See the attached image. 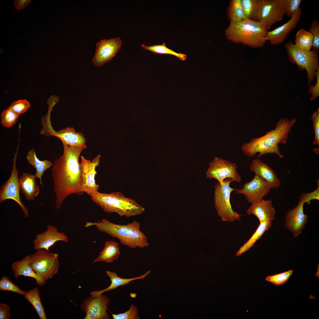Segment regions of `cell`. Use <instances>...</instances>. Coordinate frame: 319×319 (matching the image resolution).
<instances>
[{
    "label": "cell",
    "mask_w": 319,
    "mask_h": 319,
    "mask_svg": "<svg viewBox=\"0 0 319 319\" xmlns=\"http://www.w3.org/2000/svg\"><path fill=\"white\" fill-rule=\"evenodd\" d=\"M63 145V154L55 160L52 169L53 191L56 195L58 209L69 196L74 193L81 195L84 193L81 188L82 171L79 158L82 151L86 148V145Z\"/></svg>",
    "instance_id": "6da1fadb"
},
{
    "label": "cell",
    "mask_w": 319,
    "mask_h": 319,
    "mask_svg": "<svg viewBox=\"0 0 319 319\" xmlns=\"http://www.w3.org/2000/svg\"><path fill=\"white\" fill-rule=\"evenodd\" d=\"M297 121L295 118L289 120L282 118L279 120L273 130L268 132L259 137L251 139L248 143L244 144L241 150L248 157L255 156L256 154L258 158L267 154H274L280 158L284 156L281 154L279 144H286L289 134L292 128Z\"/></svg>",
    "instance_id": "7a4b0ae2"
},
{
    "label": "cell",
    "mask_w": 319,
    "mask_h": 319,
    "mask_svg": "<svg viewBox=\"0 0 319 319\" xmlns=\"http://www.w3.org/2000/svg\"><path fill=\"white\" fill-rule=\"evenodd\" d=\"M93 226L100 232L117 238L121 245L129 248H142L149 245L147 236L140 230V223L137 221L121 225L103 219L97 222H87L84 227L87 228Z\"/></svg>",
    "instance_id": "3957f363"
},
{
    "label": "cell",
    "mask_w": 319,
    "mask_h": 319,
    "mask_svg": "<svg viewBox=\"0 0 319 319\" xmlns=\"http://www.w3.org/2000/svg\"><path fill=\"white\" fill-rule=\"evenodd\" d=\"M268 31L260 21L246 18L238 22H230L224 34L227 39L232 42L256 48L263 47L267 41L266 37Z\"/></svg>",
    "instance_id": "277c9868"
},
{
    "label": "cell",
    "mask_w": 319,
    "mask_h": 319,
    "mask_svg": "<svg viewBox=\"0 0 319 319\" xmlns=\"http://www.w3.org/2000/svg\"><path fill=\"white\" fill-rule=\"evenodd\" d=\"M92 201L108 213H115L129 217L141 214L145 208L134 199L126 197L121 193H103L98 192L91 197Z\"/></svg>",
    "instance_id": "5b68a950"
},
{
    "label": "cell",
    "mask_w": 319,
    "mask_h": 319,
    "mask_svg": "<svg viewBox=\"0 0 319 319\" xmlns=\"http://www.w3.org/2000/svg\"><path fill=\"white\" fill-rule=\"evenodd\" d=\"M285 47L289 61L296 64L299 70H306L308 83L310 85L314 79L316 71L319 68L318 52L313 50L308 51L300 50L292 41L287 42Z\"/></svg>",
    "instance_id": "8992f818"
},
{
    "label": "cell",
    "mask_w": 319,
    "mask_h": 319,
    "mask_svg": "<svg viewBox=\"0 0 319 319\" xmlns=\"http://www.w3.org/2000/svg\"><path fill=\"white\" fill-rule=\"evenodd\" d=\"M232 182L231 179L226 178L222 184L218 182L214 186L215 208L218 216L223 222H232L240 220L241 218V215L234 211L231 204L230 194L235 189L230 186Z\"/></svg>",
    "instance_id": "52a82bcc"
},
{
    "label": "cell",
    "mask_w": 319,
    "mask_h": 319,
    "mask_svg": "<svg viewBox=\"0 0 319 319\" xmlns=\"http://www.w3.org/2000/svg\"><path fill=\"white\" fill-rule=\"evenodd\" d=\"M29 263L34 271L46 281L58 271V254L40 249L30 256Z\"/></svg>",
    "instance_id": "ba28073f"
},
{
    "label": "cell",
    "mask_w": 319,
    "mask_h": 319,
    "mask_svg": "<svg viewBox=\"0 0 319 319\" xmlns=\"http://www.w3.org/2000/svg\"><path fill=\"white\" fill-rule=\"evenodd\" d=\"M237 169V166L235 163L215 157L209 162L205 174L207 178L215 179L221 184L228 178L231 179L233 181L239 183L242 178Z\"/></svg>",
    "instance_id": "9c48e42d"
},
{
    "label": "cell",
    "mask_w": 319,
    "mask_h": 319,
    "mask_svg": "<svg viewBox=\"0 0 319 319\" xmlns=\"http://www.w3.org/2000/svg\"><path fill=\"white\" fill-rule=\"evenodd\" d=\"M18 148L13 159L12 169L9 178L1 186L0 190V203L7 199L13 200L20 206L25 217L29 215L28 210L21 201L19 192L21 190L19 172L16 167V162Z\"/></svg>",
    "instance_id": "30bf717a"
},
{
    "label": "cell",
    "mask_w": 319,
    "mask_h": 319,
    "mask_svg": "<svg viewBox=\"0 0 319 319\" xmlns=\"http://www.w3.org/2000/svg\"><path fill=\"white\" fill-rule=\"evenodd\" d=\"M41 123L43 128L41 134L47 136H51L59 138L63 144L71 146H79L85 145L86 139L82 133L75 131L73 127H67L55 131L51 126L49 118L43 119Z\"/></svg>",
    "instance_id": "8fae6325"
},
{
    "label": "cell",
    "mask_w": 319,
    "mask_h": 319,
    "mask_svg": "<svg viewBox=\"0 0 319 319\" xmlns=\"http://www.w3.org/2000/svg\"><path fill=\"white\" fill-rule=\"evenodd\" d=\"M100 155H98L92 160H87L81 156L80 164L82 167L81 188L82 191L91 197L98 191L100 186L96 183L95 177L97 173L95 170L99 164Z\"/></svg>",
    "instance_id": "7c38bea8"
},
{
    "label": "cell",
    "mask_w": 319,
    "mask_h": 319,
    "mask_svg": "<svg viewBox=\"0 0 319 319\" xmlns=\"http://www.w3.org/2000/svg\"><path fill=\"white\" fill-rule=\"evenodd\" d=\"M110 301L103 294L93 297L91 296L85 299L82 302L80 308L86 314L84 319H109L107 312Z\"/></svg>",
    "instance_id": "4fadbf2b"
},
{
    "label": "cell",
    "mask_w": 319,
    "mask_h": 319,
    "mask_svg": "<svg viewBox=\"0 0 319 319\" xmlns=\"http://www.w3.org/2000/svg\"><path fill=\"white\" fill-rule=\"evenodd\" d=\"M122 43L118 37L102 40L98 42L92 59L93 65L100 67L110 61L120 50Z\"/></svg>",
    "instance_id": "5bb4252c"
},
{
    "label": "cell",
    "mask_w": 319,
    "mask_h": 319,
    "mask_svg": "<svg viewBox=\"0 0 319 319\" xmlns=\"http://www.w3.org/2000/svg\"><path fill=\"white\" fill-rule=\"evenodd\" d=\"M271 189L267 183L255 175L250 181L245 183L241 188L235 189L237 194H242L251 204L260 201L269 193Z\"/></svg>",
    "instance_id": "9a60e30c"
},
{
    "label": "cell",
    "mask_w": 319,
    "mask_h": 319,
    "mask_svg": "<svg viewBox=\"0 0 319 319\" xmlns=\"http://www.w3.org/2000/svg\"><path fill=\"white\" fill-rule=\"evenodd\" d=\"M285 14L281 0H262L259 21L268 31L274 24L281 21Z\"/></svg>",
    "instance_id": "2e32d148"
},
{
    "label": "cell",
    "mask_w": 319,
    "mask_h": 319,
    "mask_svg": "<svg viewBox=\"0 0 319 319\" xmlns=\"http://www.w3.org/2000/svg\"><path fill=\"white\" fill-rule=\"evenodd\" d=\"M59 241L68 242L69 240L64 232L58 231L54 226L48 224L45 231L36 235L33 241L34 249L36 251L43 249L50 251V248Z\"/></svg>",
    "instance_id": "e0dca14e"
},
{
    "label": "cell",
    "mask_w": 319,
    "mask_h": 319,
    "mask_svg": "<svg viewBox=\"0 0 319 319\" xmlns=\"http://www.w3.org/2000/svg\"><path fill=\"white\" fill-rule=\"evenodd\" d=\"M304 204L299 202L297 206L288 211L285 217V227L294 237L301 233L307 222L308 216L303 211Z\"/></svg>",
    "instance_id": "ac0fdd59"
},
{
    "label": "cell",
    "mask_w": 319,
    "mask_h": 319,
    "mask_svg": "<svg viewBox=\"0 0 319 319\" xmlns=\"http://www.w3.org/2000/svg\"><path fill=\"white\" fill-rule=\"evenodd\" d=\"M302 9L300 7L294 14L286 23L274 30L268 31L266 38L273 45L281 44L284 41L288 34L294 29L300 19Z\"/></svg>",
    "instance_id": "d6986e66"
},
{
    "label": "cell",
    "mask_w": 319,
    "mask_h": 319,
    "mask_svg": "<svg viewBox=\"0 0 319 319\" xmlns=\"http://www.w3.org/2000/svg\"><path fill=\"white\" fill-rule=\"evenodd\" d=\"M250 171L266 181L271 189H277L281 184V181L274 170L259 158L252 161L250 167Z\"/></svg>",
    "instance_id": "ffe728a7"
},
{
    "label": "cell",
    "mask_w": 319,
    "mask_h": 319,
    "mask_svg": "<svg viewBox=\"0 0 319 319\" xmlns=\"http://www.w3.org/2000/svg\"><path fill=\"white\" fill-rule=\"evenodd\" d=\"M248 215L252 214L256 217L260 222L264 221H271L275 218V210L271 200L261 201L251 204L247 209Z\"/></svg>",
    "instance_id": "44dd1931"
},
{
    "label": "cell",
    "mask_w": 319,
    "mask_h": 319,
    "mask_svg": "<svg viewBox=\"0 0 319 319\" xmlns=\"http://www.w3.org/2000/svg\"><path fill=\"white\" fill-rule=\"evenodd\" d=\"M30 256L27 255L21 260L14 261L12 263V269L14 276L16 278L21 276L33 278L38 286L43 287L46 281L36 273L30 266L29 263Z\"/></svg>",
    "instance_id": "7402d4cb"
},
{
    "label": "cell",
    "mask_w": 319,
    "mask_h": 319,
    "mask_svg": "<svg viewBox=\"0 0 319 319\" xmlns=\"http://www.w3.org/2000/svg\"><path fill=\"white\" fill-rule=\"evenodd\" d=\"M36 178L35 174L24 173L19 178L21 192L28 201H33L39 193L40 188Z\"/></svg>",
    "instance_id": "603a6c76"
},
{
    "label": "cell",
    "mask_w": 319,
    "mask_h": 319,
    "mask_svg": "<svg viewBox=\"0 0 319 319\" xmlns=\"http://www.w3.org/2000/svg\"><path fill=\"white\" fill-rule=\"evenodd\" d=\"M150 272L151 271L149 270L144 274L138 277L131 278H123L119 277L115 272L107 271L106 272V274L110 278L111 282L110 285L104 289L93 291L91 292L90 294L91 296L93 297L99 296L105 292L115 289L120 286L126 285L133 281L143 279L149 275Z\"/></svg>",
    "instance_id": "cb8c5ba5"
},
{
    "label": "cell",
    "mask_w": 319,
    "mask_h": 319,
    "mask_svg": "<svg viewBox=\"0 0 319 319\" xmlns=\"http://www.w3.org/2000/svg\"><path fill=\"white\" fill-rule=\"evenodd\" d=\"M120 253L118 242L114 241H106L103 249L92 263L99 262L112 263L118 259Z\"/></svg>",
    "instance_id": "d4e9b609"
},
{
    "label": "cell",
    "mask_w": 319,
    "mask_h": 319,
    "mask_svg": "<svg viewBox=\"0 0 319 319\" xmlns=\"http://www.w3.org/2000/svg\"><path fill=\"white\" fill-rule=\"evenodd\" d=\"M26 159L29 163L35 168L36 172L35 175L36 178L39 179L40 184L43 188L42 176L45 171L52 166V163L47 160H41L39 159L36 156L35 150L33 148L28 152Z\"/></svg>",
    "instance_id": "484cf974"
},
{
    "label": "cell",
    "mask_w": 319,
    "mask_h": 319,
    "mask_svg": "<svg viewBox=\"0 0 319 319\" xmlns=\"http://www.w3.org/2000/svg\"><path fill=\"white\" fill-rule=\"evenodd\" d=\"M272 226L271 221H264L260 222L256 230L249 239L242 246L236 253V255H241L252 248L255 242L259 240L266 231Z\"/></svg>",
    "instance_id": "4316f807"
},
{
    "label": "cell",
    "mask_w": 319,
    "mask_h": 319,
    "mask_svg": "<svg viewBox=\"0 0 319 319\" xmlns=\"http://www.w3.org/2000/svg\"><path fill=\"white\" fill-rule=\"evenodd\" d=\"M40 291L37 287L25 291L23 295L25 298L33 306L40 319H46L44 307L42 304L40 296Z\"/></svg>",
    "instance_id": "83f0119b"
},
{
    "label": "cell",
    "mask_w": 319,
    "mask_h": 319,
    "mask_svg": "<svg viewBox=\"0 0 319 319\" xmlns=\"http://www.w3.org/2000/svg\"><path fill=\"white\" fill-rule=\"evenodd\" d=\"M246 18L259 21L262 4V0H240Z\"/></svg>",
    "instance_id": "f1b7e54d"
},
{
    "label": "cell",
    "mask_w": 319,
    "mask_h": 319,
    "mask_svg": "<svg viewBox=\"0 0 319 319\" xmlns=\"http://www.w3.org/2000/svg\"><path fill=\"white\" fill-rule=\"evenodd\" d=\"M227 9L230 22H238L246 18L240 0H230Z\"/></svg>",
    "instance_id": "f546056e"
},
{
    "label": "cell",
    "mask_w": 319,
    "mask_h": 319,
    "mask_svg": "<svg viewBox=\"0 0 319 319\" xmlns=\"http://www.w3.org/2000/svg\"><path fill=\"white\" fill-rule=\"evenodd\" d=\"M295 42V45L299 49L305 51H309L313 46L312 35L309 31L301 29L296 34Z\"/></svg>",
    "instance_id": "4dcf8cb0"
},
{
    "label": "cell",
    "mask_w": 319,
    "mask_h": 319,
    "mask_svg": "<svg viewBox=\"0 0 319 319\" xmlns=\"http://www.w3.org/2000/svg\"><path fill=\"white\" fill-rule=\"evenodd\" d=\"M142 48L152 52L156 54H169L173 55L178 57L180 60L184 61L187 57L186 55L181 53H178L172 49L167 47L165 43L161 45H154L152 46H147L142 44Z\"/></svg>",
    "instance_id": "1f68e13d"
},
{
    "label": "cell",
    "mask_w": 319,
    "mask_h": 319,
    "mask_svg": "<svg viewBox=\"0 0 319 319\" xmlns=\"http://www.w3.org/2000/svg\"><path fill=\"white\" fill-rule=\"evenodd\" d=\"M19 116L8 108L4 110L1 113V123L5 127L9 128L16 123Z\"/></svg>",
    "instance_id": "d6a6232c"
},
{
    "label": "cell",
    "mask_w": 319,
    "mask_h": 319,
    "mask_svg": "<svg viewBox=\"0 0 319 319\" xmlns=\"http://www.w3.org/2000/svg\"><path fill=\"white\" fill-rule=\"evenodd\" d=\"M293 272L292 270H290L280 274L268 276L265 280L276 286H279L285 283Z\"/></svg>",
    "instance_id": "836d02e7"
},
{
    "label": "cell",
    "mask_w": 319,
    "mask_h": 319,
    "mask_svg": "<svg viewBox=\"0 0 319 319\" xmlns=\"http://www.w3.org/2000/svg\"><path fill=\"white\" fill-rule=\"evenodd\" d=\"M0 290L14 292L23 295L25 290L21 289L6 276H3L0 280Z\"/></svg>",
    "instance_id": "e575fe53"
},
{
    "label": "cell",
    "mask_w": 319,
    "mask_h": 319,
    "mask_svg": "<svg viewBox=\"0 0 319 319\" xmlns=\"http://www.w3.org/2000/svg\"><path fill=\"white\" fill-rule=\"evenodd\" d=\"M137 307L131 304L130 309L124 313L115 314L111 313L114 319H140L141 317L138 315Z\"/></svg>",
    "instance_id": "d590c367"
},
{
    "label": "cell",
    "mask_w": 319,
    "mask_h": 319,
    "mask_svg": "<svg viewBox=\"0 0 319 319\" xmlns=\"http://www.w3.org/2000/svg\"><path fill=\"white\" fill-rule=\"evenodd\" d=\"M286 14L291 17L300 7L302 0H281Z\"/></svg>",
    "instance_id": "8d00e7d4"
},
{
    "label": "cell",
    "mask_w": 319,
    "mask_h": 319,
    "mask_svg": "<svg viewBox=\"0 0 319 319\" xmlns=\"http://www.w3.org/2000/svg\"><path fill=\"white\" fill-rule=\"evenodd\" d=\"M312 34L313 38L312 48L318 52L319 51V22L318 21L314 19L309 31Z\"/></svg>",
    "instance_id": "74e56055"
},
{
    "label": "cell",
    "mask_w": 319,
    "mask_h": 319,
    "mask_svg": "<svg viewBox=\"0 0 319 319\" xmlns=\"http://www.w3.org/2000/svg\"><path fill=\"white\" fill-rule=\"evenodd\" d=\"M30 107V104L28 101L22 99L12 102L8 108L20 115L26 111Z\"/></svg>",
    "instance_id": "f35d334b"
},
{
    "label": "cell",
    "mask_w": 319,
    "mask_h": 319,
    "mask_svg": "<svg viewBox=\"0 0 319 319\" xmlns=\"http://www.w3.org/2000/svg\"><path fill=\"white\" fill-rule=\"evenodd\" d=\"M318 186L317 188L313 191L309 193H302L301 194L299 202L304 204L307 203L309 205L311 203L310 201L313 200H319V180H316Z\"/></svg>",
    "instance_id": "ab89813d"
},
{
    "label": "cell",
    "mask_w": 319,
    "mask_h": 319,
    "mask_svg": "<svg viewBox=\"0 0 319 319\" xmlns=\"http://www.w3.org/2000/svg\"><path fill=\"white\" fill-rule=\"evenodd\" d=\"M311 119L313 123V127L314 128L315 136L314 140L313 142V145H317L319 147V108L317 110L314 112Z\"/></svg>",
    "instance_id": "60d3db41"
},
{
    "label": "cell",
    "mask_w": 319,
    "mask_h": 319,
    "mask_svg": "<svg viewBox=\"0 0 319 319\" xmlns=\"http://www.w3.org/2000/svg\"><path fill=\"white\" fill-rule=\"evenodd\" d=\"M315 75L316 77V82L315 85H310L308 92L311 94L310 101L315 100L319 96V68L316 71Z\"/></svg>",
    "instance_id": "b9f144b4"
},
{
    "label": "cell",
    "mask_w": 319,
    "mask_h": 319,
    "mask_svg": "<svg viewBox=\"0 0 319 319\" xmlns=\"http://www.w3.org/2000/svg\"><path fill=\"white\" fill-rule=\"evenodd\" d=\"M11 316L9 307L4 303H0V319H9Z\"/></svg>",
    "instance_id": "7bdbcfd3"
},
{
    "label": "cell",
    "mask_w": 319,
    "mask_h": 319,
    "mask_svg": "<svg viewBox=\"0 0 319 319\" xmlns=\"http://www.w3.org/2000/svg\"><path fill=\"white\" fill-rule=\"evenodd\" d=\"M14 6L17 10L24 9L27 7L32 1L31 0H15Z\"/></svg>",
    "instance_id": "ee69618b"
},
{
    "label": "cell",
    "mask_w": 319,
    "mask_h": 319,
    "mask_svg": "<svg viewBox=\"0 0 319 319\" xmlns=\"http://www.w3.org/2000/svg\"><path fill=\"white\" fill-rule=\"evenodd\" d=\"M313 151L315 152L316 154H318L319 153V147L314 149Z\"/></svg>",
    "instance_id": "f6af8a7d"
}]
</instances>
